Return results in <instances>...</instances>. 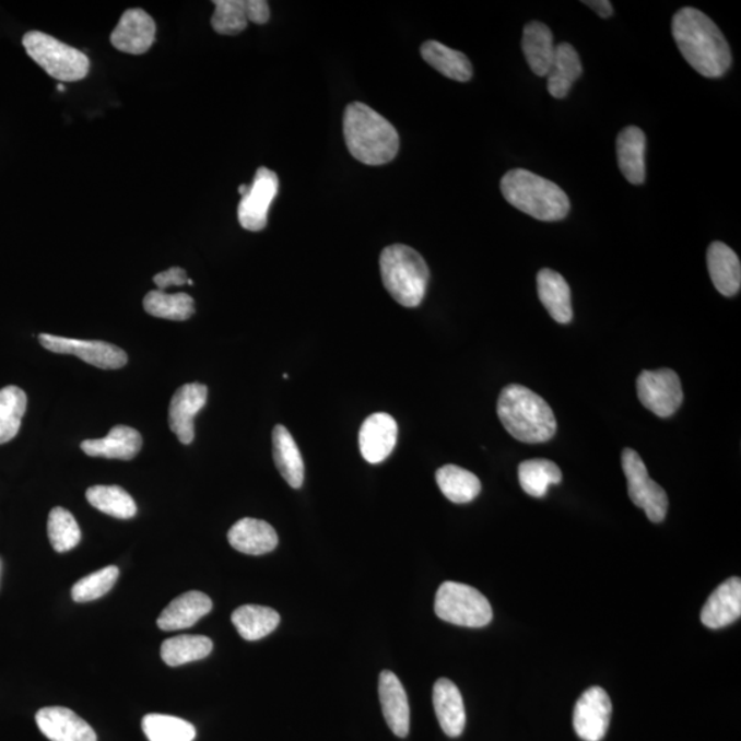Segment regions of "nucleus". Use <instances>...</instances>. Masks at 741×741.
<instances>
[{"instance_id":"nucleus-1","label":"nucleus","mask_w":741,"mask_h":741,"mask_svg":"<svg viewBox=\"0 0 741 741\" xmlns=\"http://www.w3.org/2000/svg\"><path fill=\"white\" fill-rule=\"evenodd\" d=\"M671 32L685 61L702 77L722 78L732 66V52L727 39L701 10L683 8L671 21Z\"/></svg>"},{"instance_id":"nucleus-2","label":"nucleus","mask_w":741,"mask_h":741,"mask_svg":"<svg viewBox=\"0 0 741 741\" xmlns=\"http://www.w3.org/2000/svg\"><path fill=\"white\" fill-rule=\"evenodd\" d=\"M343 137L349 153L365 165H384L396 158L400 137L393 124L362 102L348 105Z\"/></svg>"},{"instance_id":"nucleus-3","label":"nucleus","mask_w":741,"mask_h":741,"mask_svg":"<svg viewBox=\"0 0 741 741\" xmlns=\"http://www.w3.org/2000/svg\"><path fill=\"white\" fill-rule=\"evenodd\" d=\"M497 413L504 428L520 443L542 444L555 436L557 424L552 408L522 385H508L503 389Z\"/></svg>"},{"instance_id":"nucleus-4","label":"nucleus","mask_w":741,"mask_h":741,"mask_svg":"<svg viewBox=\"0 0 741 741\" xmlns=\"http://www.w3.org/2000/svg\"><path fill=\"white\" fill-rule=\"evenodd\" d=\"M501 189L508 203L540 222H561L571 212L566 192L555 183L530 170L518 168L507 172Z\"/></svg>"},{"instance_id":"nucleus-5","label":"nucleus","mask_w":741,"mask_h":741,"mask_svg":"<svg viewBox=\"0 0 741 741\" xmlns=\"http://www.w3.org/2000/svg\"><path fill=\"white\" fill-rule=\"evenodd\" d=\"M380 277L391 297L405 308H416L427 292L430 271L423 257L405 245L386 247L379 259Z\"/></svg>"},{"instance_id":"nucleus-6","label":"nucleus","mask_w":741,"mask_h":741,"mask_svg":"<svg viewBox=\"0 0 741 741\" xmlns=\"http://www.w3.org/2000/svg\"><path fill=\"white\" fill-rule=\"evenodd\" d=\"M23 45L26 54L37 66L59 82H79L89 74V57L78 48L59 42L56 37L32 31L24 36Z\"/></svg>"},{"instance_id":"nucleus-7","label":"nucleus","mask_w":741,"mask_h":741,"mask_svg":"<svg viewBox=\"0 0 741 741\" xmlns=\"http://www.w3.org/2000/svg\"><path fill=\"white\" fill-rule=\"evenodd\" d=\"M434 610L439 620L464 627L486 626L493 618L492 605L480 590L452 581L439 587Z\"/></svg>"},{"instance_id":"nucleus-8","label":"nucleus","mask_w":741,"mask_h":741,"mask_svg":"<svg viewBox=\"0 0 741 741\" xmlns=\"http://www.w3.org/2000/svg\"><path fill=\"white\" fill-rule=\"evenodd\" d=\"M622 469L627 480V492L636 507L646 511L654 524L663 522L668 514L669 498L664 489L651 480L640 455L631 448L622 452Z\"/></svg>"},{"instance_id":"nucleus-9","label":"nucleus","mask_w":741,"mask_h":741,"mask_svg":"<svg viewBox=\"0 0 741 741\" xmlns=\"http://www.w3.org/2000/svg\"><path fill=\"white\" fill-rule=\"evenodd\" d=\"M636 386L642 404L659 417L673 416L683 404V386L673 369L643 370Z\"/></svg>"},{"instance_id":"nucleus-10","label":"nucleus","mask_w":741,"mask_h":741,"mask_svg":"<svg viewBox=\"0 0 741 741\" xmlns=\"http://www.w3.org/2000/svg\"><path fill=\"white\" fill-rule=\"evenodd\" d=\"M42 346L52 353L72 354L101 369H118L128 363L121 348L104 341L74 340V338L40 334Z\"/></svg>"},{"instance_id":"nucleus-11","label":"nucleus","mask_w":741,"mask_h":741,"mask_svg":"<svg viewBox=\"0 0 741 741\" xmlns=\"http://www.w3.org/2000/svg\"><path fill=\"white\" fill-rule=\"evenodd\" d=\"M279 179L275 172L261 166L257 169L255 180L249 185L239 202L238 220L247 231L257 233L264 230L268 223V212L278 196Z\"/></svg>"},{"instance_id":"nucleus-12","label":"nucleus","mask_w":741,"mask_h":741,"mask_svg":"<svg viewBox=\"0 0 741 741\" xmlns=\"http://www.w3.org/2000/svg\"><path fill=\"white\" fill-rule=\"evenodd\" d=\"M612 703L600 686L585 691L574 707L573 724L577 734L585 741L603 740L610 727Z\"/></svg>"},{"instance_id":"nucleus-13","label":"nucleus","mask_w":741,"mask_h":741,"mask_svg":"<svg viewBox=\"0 0 741 741\" xmlns=\"http://www.w3.org/2000/svg\"><path fill=\"white\" fill-rule=\"evenodd\" d=\"M399 436L396 419L377 412L365 419L358 432V447L364 460L370 464L383 463L393 452Z\"/></svg>"},{"instance_id":"nucleus-14","label":"nucleus","mask_w":741,"mask_h":741,"mask_svg":"<svg viewBox=\"0 0 741 741\" xmlns=\"http://www.w3.org/2000/svg\"><path fill=\"white\" fill-rule=\"evenodd\" d=\"M208 388L202 384H187L176 390L169 404V428L181 444L195 442V419L207 405Z\"/></svg>"},{"instance_id":"nucleus-15","label":"nucleus","mask_w":741,"mask_h":741,"mask_svg":"<svg viewBox=\"0 0 741 741\" xmlns=\"http://www.w3.org/2000/svg\"><path fill=\"white\" fill-rule=\"evenodd\" d=\"M155 23L142 9H130L122 14L110 36L116 50L133 56L148 52L155 40Z\"/></svg>"},{"instance_id":"nucleus-16","label":"nucleus","mask_w":741,"mask_h":741,"mask_svg":"<svg viewBox=\"0 0 741 741\" xmlns=\"http://www.w3.org/2000/svg\"><path fill=\"white\" fill-rule=\"evenodd\" d=\"M36 724L50 741H96L94 729L66 707L42 708L36 714Z\"/></svg>"},{"instance_id":"nucleus-17","label":"nucleus","mask_w":741,"mask_h":741,"mask_svg":"<svg viewBox=\"0 0 741 741\" xmlns=\"http://www.w3.org/2000/svg\"><path fill=\"white\" fill-rule=\"evenodd\" d=\"M379 699L386 722L399 738L410 733V705L404 686L393 671L385 670L379 675Z\"/></svg>"},{"instance_id":"nucleus-18","label":"nucleus","mask_w":741,"mask_h":741,"mask_svg":"<svg viewBox=\"0 0 741 741\" xmlns=\"http://www.w3.org/2000/svg\"><path fill=\"white\" fill-rule=\"evenodd\" d=\"M741 615V581L729 578L714 590L702 609L703 625L710 630H722L733 624Z\"/></svg>"},{"instance_id":"nucleus-19","label":"nucleus","mask_w":741,"mask_h":741,"mask_svg":"<svg viewBox=\"0 0 741 741\" xmlns=\"http://www.w3.org/2000/svg\"><path fill=\"white\" fill-rule=\"evenodd\" d=\"M143 439L138 430L118 424L105 438L85 439L80 445L91 458L132 460L141 452Z\"/></svg>"},{"instance_id":"nucleus-20","label":"nucleus","mask_w":741,"mask_h":741,"mask_svg":"<svg viewBox=\"0 0 741 741\" xmlns=\"http://www.w3.org/2000/svg\"><path fill=\"white\" fill-rule=\"evenodd\" d=\"M212 609L213 603L209 596L198 590H190L170 601L168 607L161 612L157 625L165 632L187 630V627L195 626Z\"/></svg>"},{"instance_id":"nucleus-21","label":"nucleus","mask_w":741,"mask_h":741,"mask_svg":"<svg viewBox=\"0 0 741 741\" xmlns=\"http://www.w3.org/2000/svg\"><path fill=\"white\" fill-rule=\"evenodd\" d=\"M537 292L541 304L557 324L573 320L572 290L560 272L544 268L537 273Z\"/></svg>"},{"instance_id":"nucleus-22","label":"nucleus","mask_w":741,"mask_h":741,"mask_svg":"<svg viewBox=\"0 0 741 741\" xmlns=\"http://www.w3.org/2000/svg\"><path fill=\"white\" fill-rule=\"evenodd\" d=\"M646 133L635 126L624 128L616 138L618 165L632 185L646 181Z\"/></svg>"},{"instance_id":"nucleus-23","label":"nucleus","mask_w":741,"mask_h":741,"mask_svg":"<svg viewBox=\"0 0 741 741\" xmlns=\"http://www.w3.org/2000/svg\"><path fill=\"white\" fill-rule=\"evenodd\" d=\"M278 541L275 529L260 519H240L228 531L231 546L246 555H266L275 550Z\"/></svg>"},{"instance_id":"nucleus-24","label":"nucleus","mask_w":741,"mask_h":741,"mask_svg":"<svg viewBox=\"0 0 741 741\" xmlns=\"http://www.w3.org/2000/svg\"><path fill=\"white\" fill-rule=\"evenodd\" d=\"M433 705L439 725L449 738H459L466 727V708L458 686L448 679L434 684Z\"/></svg>"},{"instance_id":"nucleus-25","label":"nucleus","mask_w":741,"mask_h":741,"mask_svg":"<svg viewBox=\"0 0 741 741\" xmlns=\"http://www.w3.org/2000/svg\"><path fill=\"white\" fill-rule=\"evenodd\" d=\"M708 273L714 286L725 297H733L741 287V266L738 255L722 242H713L707 250Z\"/></svg>"},{"instance_id":"nucleus-26","label":"nucleus","mask_w":741,"mask_h":741,"mask_svg":"<svg viewBox=\"0 0 741 741\" xmlns=\"http://www.w3.org/2000/svg\"><path fill=\"white\" fill-rule=\"evenodd\" d=\"M583 74V63L579 59L576 48L571 43H561L555 46V56L548 71V93L553 98H566L573 87Z\"/></svg>"},{"instance_id":"nucleus-27","label":"nucleus","mask_w":741,"mask_h":741,"mask_svg":"<svg viewBox=\"0 0 741 741\" xmlns=\"http://www.w3.org/2000/svg\"><path fill=\"white\" fill-rule=\"evenodd\" d=\"M273 460L283 480L294 489L304 483L305 466L297 443L283 424H278L272 432Z\"/></svg>"},{"instance_id":"nucleus-28","label":"nucleus","mask_w":741,"mask_h":741,"mask_svg":"<svg viewBox=\"0 0 741 741\" xmlns=\"http://www.w3.org/2000/svg\"><path fill=\"white\" fill-rule=\"evenodd\" d=\"M522 50L531 71L545 78L555 56L552 31L540 21H531L524 28Z\"/></svg>"},{"instance_id":"nucleus-29","label":"nucleus","mask_w":741,"mask_h":741,"mask_svg":"<svg viewBox=\"0 0 741 741\" xmlns=\"http://www.w3.org/2000/svg\"><path fill=\"white\" fill-rule=\"evenodd\" d=\"M424 61L445 78L466 83L472 78V66L466 54L452 50L437 40H427L421 47Z\"/></svg>"},{"instance_id":"nucleus-30","label":"nucleus","mask_w":741,"mask_h":741,"mask_svg":"<svg viewBox=\"0 0 741 741\" xmlns=\"http://www.w3.org/2000/svg\"><path fill=\"white\" fill-rule=\"evenodd\" d=\"M231 620L245 640L256 642L277 630L281 615L270 607L247 604L236 609Z\"/></svg>"},{"instance_id":"nucleus-31","label":"nucleus","mask_w":741,"mask_h":741,"mask_svg":"<svg viewBox=\"0 0 741 741\" xmlns=\"http://www.w3.org/2000/svg\"><path fill=\"white\" fill-rule=\"evenodd\" d=\"M436 481L444 496L455 504L474 501L482 489L481 481L475 474L454 464L442 467L436 472Z\"/></svg>"},{"instance_id":"nucleus-32","label":"nucleus","mask_w":741,"mask_h":741,"mask_svg":"<svg viewBox=\"0 0 741 741\" xmlns=\"http://www.w3.org/2000/svg\"><path fill=\"white\" fill-rule=\"evenodd\" d=\"M213 643L207 636L185 635L168 638L161 646V658L170 668L197 662L211 655Z\"/></svg>"},{"instance_id":"nucleus-33","label":"nucleus","mask_w":741,"mask_h":741,"mask_svg":"<svg viewBox=\"0 0 741 741\" xmlns=\"http://www.w3.org/2000/svg\"><path fill=\"white\" fill-rule=\"evenodd\" d=\"M520 486L531 497H544L551 485L562 482V471L557 464L546 459L526 460L519 464Z\"/></svg>"},{"instance_id":"nucleus-34","label":"nucleus","mask_w":741,"mask_h":741,"mask_svg":"<svg viewBox=\"0 0 741 741\" xmlns=\"http://www.w3.org/2000/svg\"><path fill=\"white\" fill-rule=\"evenodd\" d=\"M144 310L154 318L185 321L195 315V299L186 293L168 294L161 290L149 292L143 299Z\"/></svg>"},{"instance_id":"nucleus-35","label":"nucleus","mask_w":741,"mask_h":741,"mask_svg":"<svg viewBox=\"0 0 741 741\" xmlns=\"http://www.w3.org/2000/svg\"><path fill=\"white\" fill-rule=\"evenodd\" d=\"M85 497L91 506L113 518L131 519L138 513L136 501L120 486H93L89 489Z\"/></svg>"},{"instance_id":"nucleus-36","label":"nucleus","mask_w":741,"mask_h":741,"mask_svg":"<svg viewBox=\"0 0 741 741\" xmlns=\"http://www.w3.org/2000/svg\"><path fill=\"white\" fill-rule=\"evenodd\" d=\"M26 405L28 399L25 391L17 386H7L0 390V445L17 436Z\"/></svg>"},{"instance_id":"nucleus-37","label":"nucleus","mask_w":741,"mask_h":741,"mask_svg":"<svg viewBox=\"0 0 741 741\" xmlns=\"http://www.w3.org/2000/svg\"><path fill=\"white\" fill-rule=\"evenodd\" d=\"M142 729L149 741H195L197 736L192 724L164 714H149Z\"/></svg>"},{"instance_id":"nucleus-38","label":"nucleus","mask_w":741,"mask_h":741,"mask_svg":"<svg viewBox=\"0 0 741 741\" xmlns=\"http://www.w3.org/2000/svg\"><path fill=\"white\" fill-rule=\"evenodd\" d=\"M212 26L219 35H238L250 23L251 0H216L213 2Z\"/></svg>"},{"instance_id":"nucleus-39","label":"nucleus","mask_w":741,"mask_h":741,"mask_svg":"<svg viewBox=\"0 0 741 741\" xmlns=\"http://www.w3.org/2000/svg\"><path fill=\"white\" fill-rule=\"evenodd\" d=\"M47 533L54 550L59 553L73 550L82 540L77 519L62 507L52 508L48 515Z\"/></svg>"},{"instance_id":"nucleus-40","label":"nucleus","mask_w":741,"mask_h":741,"mask_svg":"<svg viewBox=\"0 0 741 741\" xmlns=\"http://www.w3.org/2000/svg\"><path fill=\"white\" fill-rule=\"evenodd\" d=\"M118 574L120 572L116 566L101 568V571L90 574V576L74 584L72 599L77 603H87V601L101 599L115 587Z\"/></svg>"},{"instance_id":"nucleus-41","label":"nucleus","mask_w":741,"mask_h":741,"mask_svg":"<svg viewBox=\"0 0 741 741\" xmlns=\"http://www.w3.org/2000/svg\"><path fill=\"white\" fill-rule=\"evenodd\" d=\"M155 284H157L158 290L164 292V290L172 286H185L189 282L187 273L183 268H170L168 271L160 272L153 278Z\"/></svg>"},{"instance_id":"nucleus-42","label":"nucleus","mask_w":741,"mask_h":741,"mask_svg":"<svg viewBox=\"0 0 741 741\" xmlns=\"http://www.w3.org/2000/svg\"><path fill=\"white\" fill-rule=\"evenodd\" d=\"M584 4L592 9L601 19H609L614 14L611 2L609 0H585Z\"/></svg>"},{"instance_id":"nucleus-43","label":"nucleus","mask_w":741,"mask_h":741,"mask_svg":"<svg viewBox=\"0 0 741 741\" xmlns=\"http://www.w3.org/2000/svg\"><path fill=\"white\" fill-rule=\"evenodd\" d=\"M238 191L240 197H244L246 192L249 191V185H242Z\"/></svg>"},{"instance_id":"nucleus-44","label":"nucleus","mask_w":741,"mask_h":741,"mask_svg":"<svg viewBox=\"0 0 741 741\" xmlns=\"http://www.w3.org/2000/svg\"><path fill=\"white\" fill-rule=\"evenodd\" d=\"M57 90H58V91H62V93H63V91H66L67 89H66V85H63V84L61 83V84H58V85H57Z\"/></svg>"}]
</instances>
